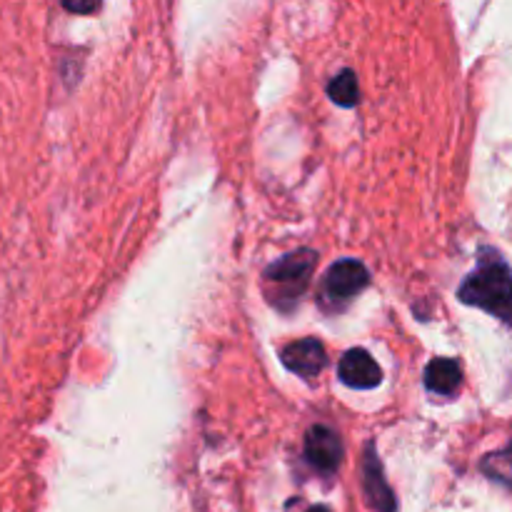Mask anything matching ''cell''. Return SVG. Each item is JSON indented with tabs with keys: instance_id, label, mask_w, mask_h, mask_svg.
<instances>
[{
	"instance_id": "1",
	"label": "cell",
	"mask_w": 512,
	"mask_h": 512,
	"mask_svg": "<svg viewBox=\"0 0 512 512\" xmlns=\"http://www.w3.org/2000/svg\"><path fill=\"white\" fill-rule=\"evenodd\" d=\"M458 298L512 325V270L493 250L480 255V265L463 280Z\"/></svg>"
},
{
	"instance_id": "2",
	"label": "cell",
	"mask_w": 512,
	"mask_h": 512,
	"mask_svg": "<svg viewBox=\"0 0 512 512\" xmlns=\"http://www.w3.org/2000/svg\"><path fill=\"white\" fill-rule=\"evenodd\" d=\"M315 265H318V253L310 248L295 250V253H288L285 258L275 260L265 270V283H268L270 300L280 310H285V313L293 310L295 303L308 290L310 280H313Z\"/></svg>"
},
{
	"instance_id": "3",
	"label": "cell",
	"mask_w": 512,
	"mask_h": 512,
	"mask_svg": "<svg viewBox=\"0 0 512 512\" xmlns=\"http://www.w3.org/2000/svg\"><path fill=\"white\" fill-rule=\"evenodd\" d=\"M370 285V273L360 260H340L325 273L320 298L325 308H343Z\"/></svg>"
},
{
	"instance_id": "4",
	"label": "cell",
	"mask_w": 512,
	"mask_h": 512,
	"mask_svg": "<svg viewBox=\"0 0 512 512\" xmlns=\"http://www.w3.org/2000/svg\"><path fill=\"white\" fill-rule=\"evenodd\" d=\"M305 458L318 473L333 475L343 463V440L328 425H315L305 435Z\"/></svg>"
},
{
	"instance_id": "5",
	"label": "cell",
	"mask_w": 512,
	"mask_h": 512,
	"mask_svg": "<svg viewBox=\"0 0 512 512\" xmlns=\"http://www.w3.org/2000/svg\"><path fill=\"white\" fill-rule=\"evenodd\" d=\"M360 473H363V490L368 503L378 512H395V508H398V500H395L393 490H390L388 480H385L383 465H380V458L375 455L373 445L365 448Z\"/></svg>"
},
{
	"instance_id": "6",
	"label": "cell",
	"mask_w": 512,
	"mask_h": 512,
	"mask_svg": "<svg viewBox=\"0 0 512 512\" xmlns=\"http://www.w3.org/2000/svg\"><path fill=\"white\" fill-rule=\"evenodd\" d=\"M340 380H343L348 388L355 390H373L378 388L383 373H380V365L370 358L368 350L353 348L343 355L338 365Z\"/></svg>"
},
{
	"instance_id": "7",
	"label": "cell",
	"mask_w": 512,
	"mask_h": 512,
	"mask_svg": "<svg viewBox=\"0 0 512 512\" xmlns=\"http://www.w3.org/2000/svg\"><path fill=\"white\" fill-rule=\"evenodd\" d=\"M283 365L293 373L303 375V378H315V375L323 373V368L328 365V355L320 340L305 338L298 343H290L283 350Z\"/></svg>"
},
{
	"instance_id": "8",
	"label": "cell",
	"mask_w": 512,
	"mask_h": 512,
	"mask_svg": "<svg viewBox=\"0 0 512 512\" xmlns=\"http://www.w3.org/2000/svg\"><path fill=\"white\" fill-rule=\"evenodd\" d=\"M463 383V370L455 360L435 358L425 368V388L435 395H455Z\"/></svg>"
},
{
	"instance_id": "9",
	"label": "cell",
	"mask_w": 512,
	"mask_h": 512,
	"mask_svg": "<svg viewBox=\"0 0 512 512\" xmlns=\"http://www.w3.org/2000/svg\"><path fill=\"white\" fill-rule=\"evenodd\" d=\"M480 470H483L490 480H495V483H503L512 488V443L508 448L498 450V453L485 455L483 463H480Z\"/></svg>"
},
{
	"instance_id": "10",
	"label": "cell",
	"mask_w": 512,
	"mask_h": 512,
	"mask_svg": "<svg viewBox=\"0 0 512 512\" xmlns=\"http://www.w3.org/2000/svg\"><path fill=\"white\" fill-rule=\"evenodd\" d=\"M328 95L343 108H353L355 103L360 100V88H358V78H355L353 70H343L340 75H335L328 85Z\"/></svg>"
},
{
	"instance_id": "11",
	"label": "cell",
	"mask_w": 512,
	"mask_h": 512,
	"mask_svg": "<svg viewBox=\"0 0 512 512\" xmlns=\"http://www.w3.org/2000/svg\"><path fill=\"white\" fill-rule=\"evenodd\" d=\"M60 3H63V8L68 13L78 15H93L100 8V0H60Z\"/></svg>"
},
{
	"instance_id": "12",
	"label": "cell",
	"mask_w": 512,
	"mask_h": 512,
	"mask_svg": "<svg viewBox=\"0 0 512 512\" xmlns=\"http://www.w3.org/2000/svg\"><path fill=\"white\" fill-rule=\"evenodd\" d=\"M308 512H330L328 508H323V505H318V508H310Z\"/></svg>"
}]
</instances>
